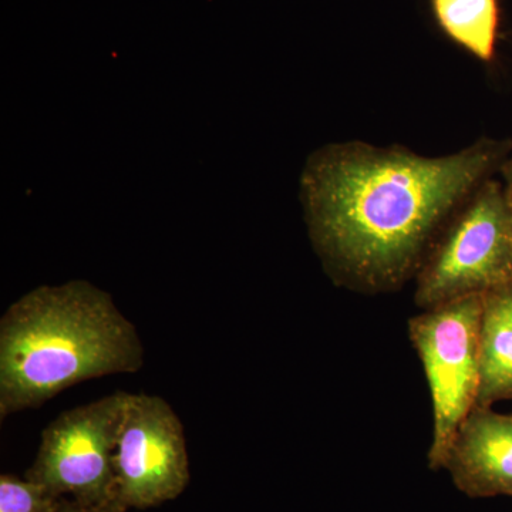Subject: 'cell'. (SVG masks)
Wrapping results in <instances>:
<instances>
[{
	"label": "cell",
	"mask_w": 512,
	"mask_h": 512,
	"mask_svg": "<svg viewBox=\"0 0 512 512\" xmlns=\"http://www.w3.org/2000/svg\"><path fill=\"white\" fill-rule=\"evenodd\" d=\"M59 512H99L92 510V508L84 507V505L70 500V498L63 497L62 504H60Z\"/></svg>",
	"instance_id": "obj_11"
},
{
	"label": "cell",
	"mask_w": 512,
	"mask_h": 512,
	"mask_svg": "<svg viewBox=\"0 0 512 512\" xmlns=\"http://www.w3.org/2000/svg\"><path fill=\"white\" fill-rule=\"evenodd\" d=\"M500 170L504 175L505 181L512 185V156L504 161V164L501 165Z\"/></svg>",
	"instance_id": "obj_12"
},
{
	"label": "cell",
	"mask_w": 512,
	"mask_h": 512,
	"mask_svg": "<svg viewBox=\"0 0 512 512\" xmlns=\"http://www.w3.org/2000/svg\"><path fill=\"white\" fill-rule=\"evenodd\" d=\"M62 500L28 478L0 477V512H59Z\"/></svg>",
	"instance_id": "obj_10"
},
{
	"label": "cell",
	"mask_w": 512,
	"mask_h": 512,
	"mask_svg": "<svg viewBox=\"0 0 512 512\" xmlns=\"http://www.w3.org/2000/svg\"><path fill=\"white\" fill-rule=\"evenodd\" d=\"M508 197H510L511 211H512V185L508 188Z\"/></svg>",
	"instance_id": "obj_13"
},
{
	"label": "cell",
	"mask_w": 512,
	"mask_h": 512,
	"mask_svg": "<svg viewBox=\"0 0 512 512\" xmlns=\"http://www.w3.org/2000/svg\"><path fill=\"white\" fill-rule=\"evenodd\" d=\"M508 150L510 143L490 138L440 157L363 141L319 148L301 178L313 247L340 282L396 288L441 225L500 170Z\"/></svg>",
	"instance_id": "obj_1"
},
{
	"label": "cell",
	"mask_w": 512,
	"mask_h": 512,
	"mask_svg": "<svg viewBox=\"0 0 512 512\" xmlns=\"http://www.w3.org/2000/svg\"><path fill=\"white\" fill-rule=\"evenodd\" d=\"M512 281V211L508 190L487 180L463 205L421 268L416 302L424 311Z\"/></svg>",
	"instance_id": "obj_4"
},
{
	"label": "cell",
	"mask_w": 512,
	"mask_h": 512,
	"mask_svg": "<svg viewBox=\"0 0 512 512\" xmlns=\"http://www.w3.org/2000/svg\"><path fill=\"white\" fill-rule=\"evenodd\" d=\"M114 466L124 512L158 507L184 493L191 477L187 441L183 423L164 399L130 393Z\"/></svg>",
	"instance_id": "obj_6"
},
{
	"label": "cell",
	"mask_w": 512,
	"mask_h": 512,
	"mask_svg": "<svg viewBox=\"0 0 512 512\" xmlns=\"http://www.w3.org/2000/svg\"><path fill=\"white\" fill-rule=\"evenodd\" d=\"M484 295L427 309L409 322L433 402L431 470H443L461 424L476 409L481 377Z\"/></svg>",
	"instance_id": "obj_3"
},
{
	"label": "cell",
	"mask_w": 512,
	"mask_h": 512,
	"mask_svg": "<svg viewBox=\"0 0 512 512\" xmlns=\"http://www.w3.org/2000/svg\"><path fill=\"white\" fill-rule=\"evenodd\" d=\"M512 402V281L484 295L476 407Z\"/></svg>",
	"instance_id": "obj_8"
},
{
	"label": "cell",
	"mask_w": 512,
	"mask_h": 512,
	"mask_svg": "<svg viewBox=\"0 0 512 512\" xmlns=\"http://www.w3.org/2000/svg\"><path fill=\"white\" fill-rule=\"evenodd\" d=\"M443 470L467 497H512V414L476 407L461 424Z\"/></svg>",
	"instance_id": "obj_7"
},
{
	"label": "cell",
	"mask_w": 512,
	"mask_h": 512,
	"mask_svg": "<svg viewBox=\"0 0 512 512\" xmlns=\"http://www.w3.org/2000/svg\"><path fill=\"white\" fill-rule=\"evenodd\" d=\"M130 393L67 410L43 430L25 478L99 512H124L117 495V437Z\"/></svg>",
	"instance_id": "obj_5"
},
{
	"label": "cell",
	"mask_w": 512,
	"mask_h": 512,
	"mask_svg": "<svg viewBox=\"0 0 512 512\" xmlns=\"http://www.w3.org/2000/svg\"><path fill=\"white\" fill-rule=\"evenodd\" d=\"M144 348L110 293L86 281L40 286L0 319V419L103 376L136 373Z\"/></svg>",
	"instance_id": "obj_2"
},
{
	"label": "cell",
	"mask_w": 512,
	"mask_h": 512,
	"mask_svg": "<svg viewBox=\"0 0 512 512\" xmlns=\"http://www.w3.org/2000/svg\"><path fill=\"white\" fill-rule=\"evenodd\" d=\"M440 29L481 62H491L497 45L498 0H431Z\"/></svg>",
	"instance_id": "obj_9"
}]
</instances>
